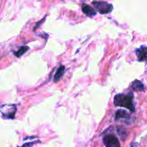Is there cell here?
Wrapping results in <instances>:
<instances>
[{"mask_svg": "<svg viewBox=\"0 0 147 147\" xmlns=\"http://www.w3.org/2000/svg\"><path fill=\"white\" fill-rule=\"evenodd\" d=\"M65 66L63 65L60 66V67L57 69V71H56L55 75V77H54L55 82L57 83V82H58L59 80L63 78V75H64L65 73Z\"/></svg>", "mask_w": 147, "mask_h": 147, "instance_id": "ba28073f", "label": "cell"}, {"mask_svg": "<svg viewBox=\"0 0 147 147\" xmlns=\"http://www.w3.org/2000/svg\"><path fill=\"white\" fill-rule=\"evenodd\" d=\"M129 115L126 111L118 110L115 113V120L119 121L121 119H129Z\"/></svg>", "mask_w": 147, "mask_h": 147, "instance_id": "52a82bcc", "label": "cell"}, {"mask_svg": "<svg viewBox=\"0 0 147 147\" xmlns=\"http://www.w3.org/2000/svg\"><path fill=\"white\" fill-rule=\"evenodd\" d=\"M3 116L8 119H14V115L17 111V107L14 105H5L0 109Z\"/></svg>", "mask_w": 147, "mask_h": 147, "instance_id": "3957f363", "label": "cell"}, {"mask_svg": "<svg viewBox=\"0 0 147 147\" xmlns=\"http://www.w3.org/2000/svg\"><path fill=\"white\" fill-rule=\"evenodd\" d=\"M92 4L96 9V10L101 14H109V13L111 12L113 8L112 4L106 2V1H93Z\"/></svg>", "mask_w": 147, "mask_h": 147, "instance_id": "7a4b0ae2", "label": "cell"}, {"mask_svg": "<svg viewBox=\"0 0 147 147\" xmlns=\"http://www.w3.org/2000/svg\"><path fill=\"white\" fill-rule=\"evenodd\" d=\"M82 11L85 14H86V16L90 17L96 15V13H97L94 9H93L91 7L86 4H83L82 5Z\"/></svg>", "mask_w": 147, "mask_h": 147, "instance_id": "8992f818", "label": "cell"}, {"mask_svg": "<svg viewBox=\"0 0 147 147\" xmlns=\"http://www.w3.org/2000/svg\"><path fill=\"white\" fill-rule=\"evenodd\" d=\"M131 87L134 90H136V91H142V90H144V86L142 82L139 81V80L134 81L133 83H132Z\"/></svg>", "mask_w": 147, "mask_h": 147, "instance_id": "9c48e42d", "label": "cell"}, {"mask_svg": "<svg viewBox=\"0 0 147 147\" xmlns=\"http://www.w3.org/2000/svg\"><path fill=\"white\" fill-rule=\"evenodd\" d=\"M28 50H29V47H27V46H22V47H20L17 52L14 53V55H15L16 57H21L22 55H24L26 52L28 51Z\"/></svg>", "mask_w": 147, "mask_h": 147, "instance_id": "30bf717a", "label": "cell"}, {"mask_svg": "<svg viewBox=\"0 0 147 147\" xmlns=\"http://www.w3.org/2000/svg\"><path fill=\"white\" fill-rule=\"evenodd\" d=\"M103 143L107 147H119L121 144L115 135L108 134L103 138Z\"/></svg>", "mask_w": 147, "mask_h": 147, "instance_id": "277c9868", "label": "cell"}, {"mask_svg": "<svg viewBox=\"0 0 147 147\" xmlns=\"http://www.w3.org/2000/svg\"><path fill=\"white\" fill-rule=\"evenodd\" d=\"M134 96L131 93L128 94H117L114 97V104L119 107H123L129 109L131 111H134Z\"/></svg>", "mask_w": 147, "mask_h": 147, "instance_id": "6da1fadb", "label": "cell"}, {"mask_svg": "<svg viewBox=\"0 0 147 147\" xmlns=\"http://www.w3.org/2000/svg\"><path fill=\"white\" fill-rule=\"evenodd\" d=\"M136 55L139 61L143 62L144 60H147V47L142 46L139 49H137Z\"/></svg>", "mask_w": 147, "mask_h": 147, "instance_id": "5b68a950", "label": "cell"}]
</instances>
